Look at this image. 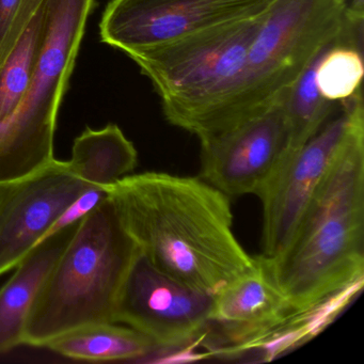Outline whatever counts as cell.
<instances>
[{
	"instance_id": "obj_1",
	"label": "cell",
	"mask_w": 364,
	"mask_h": 364,
	"mask_svg": "<svg viewBox=\"0 0 364 364\" xmlns=\"http://www.w3.org/2000/svg\"><path fill=\"white\" fill-rule=\"evenodd\" d=\"M346 131L278 255H257L297 316L342 306L364 281V107L362 90L342 103Z\"/></svg>"
},
{
	"instance_id": "obj_2",
	"label": "cell",
	"mask_w": 364,
	"mask_h": 364,
	"mask_svg": "<svg viewBox=\"0 0 364 364\" xmlns=\"http://www.w3.org/2000/svg\"><path fill=\"white\" fill-rule=\"evenodd\" d=\"M107 196L138 250L193 289L214 296L257 264L234 234L230 197L201 178L129 174Z\"/></svg>"
},
{
	"instance_id": "obj_3",
	"label": "cell",
	"mask_w": 364,
	"mask_h": 364,
	"mask_svg": "<svg viewBox=\"0 0 364 364\" xmlns=\"http://www.w3.org/2000/svg\"><path fill=\"white\" fill-rule=\"evenodd\" d=\"M264 16L127 54L152 82L170 124L200 138L248 117V54Z\"/></svg>"
},
{
	"instance_id": "obj_4",
	"label": "cell",
	"mask_w": 364,
	"mask_h": 364,
	"mask_svg": "<svg viewBox=\"0 0 364 364\" xmlns=\"http://www.w3.org/2000/svg\"><path fill=\"white\" fill-rule=\"evenodd\" d=\"M137 253L106 196L80 219L55 264L31 311L24 345L46 347L71 330L116 323L121 287Z\"/></svg>"
},
{
	"instance_id": "obj_5",
	"label": "cell",
	"mask_w": 364,
	"mask_h": 364,
	"mask_svg": "<svg viewBox=\"0 0 364 364\" xmlns=\"http://www.w3.org/2000/svg\"><path fill=\"white\" fill-rule=\"evenodd\" d=\"M95 0H46L43 33L31 84L16 114L0 125V185L54 161L57 117Z\"/></svg>"
},
{
	"instance_id": "obj_6",
	"label": "cell",
	"mask_w": 364,
	"mask_h": 364,
	"mask_svg": "<svg viewBox=\"0 0 364 364\" xmlns=\"http://www.w3.org/2000/svg\"><path fill=\"white\" fill-rule=\"evenodd\" d=\"M343 0H277L263 16L248 54L246 116L284 95L347 27Z\"/></svg>"
},
{
	"instance_id": "obj_7",
	"label": "cell",
	"mask_w": 364,
	"mask_h": 364,
	"mask_svg": "<svg viewBox=\"0 0 364 364\" xmlns=\"http://www.w3.org/2000/svg\"><path fill=\"white\" fill-rule=\"evenodd\" d=\"M287 92L238 122L198 138L202 180L228 197L259 199L265 193L287 159Z\"/></svg>"
},
{
	"instance_id": "obj_8",
	"label": "cell",
	"mask_w": 364,
	"mask_h": 364,
	"mask_svg": "<svg viewBox=\"0 0 364 364\" xmlns=\"http://www.w3.org/2000/svg\"><path fill=\"white\" fill-rule=\"evenodd\" d=\"M214 296L164 274L138 250L121 287L116 323L137 330L157 350L184 349L203 340Z\"/></svg>"
},
{
	"instance_id": "obj_9",
	"label": "cell",
	"mask_w": 364,
	"mask_h": 364,
	"mask_svg": "<svg viewBox=\"0 0 364 364\" xmlns=\"http://www.w3.org/2000/svg\"><path fill=\"white\" fill-rule=\"evenodd\" d=\"M277 0H112L100 23L104 43L125 54L221 25L259 18Z\"/></svg>"
},
{
	"instance_id": "obj_10",
	"label": "cell",
	"mask_w": 364,
	"mask_h": 364,
	"mask_svg": "<svg viewBox=\"0 0 364 364\" xmlns=\"http://www.w3.org/2000/svg\"><path fill=\"white\" fill-rule=\"evenodd\" d=\"M89 188L68 161L56 159L11 184L0 206V276L14 269Z\"/></svg>"
},
{
	"instance_id": "obj_11",
	"label": "cell",
	"mask_w": 364,
	"mask_h": 364,
	"mask_svg": "<svg viewBox=\"0 0 364 364\" xmlns=\"http://www.w3.org/2000/svg\"><path fill=\"white\" fill-rule=\"evenodd\" d=\"M252 269L214 295L205 336L215 353L238 355L265 348L297 315L274 287L257 257Z\"/></svg>"
},
{
	"instance_id": "obj_12",
	"label": "cell",
	"mask_w": 364,
	"mask_h": 364,
	"mask_svg": "<svg viewBox=\"0 0 364 364\" xmlns=\"http://www.w3.org/2000/svg\"><path fill=\"white\" fill-rule=\"evenodd\" d=\"M346 109L328 122L279 171L259 198L263 205V253L278 255L327 172L346 131Z\"/></svg>"
},
{
	"instance_id": "obj_13",
	"label": "cell",
	"mask_w": 364,
	"mask_h": 364,
	"mask_svg": "<svg viewBox=\"0 0 364 364\" xmlns=\"http://www.w3.org/2000/svg\"><path fill=\"white\" fill-rule=\"evenodd\" d=\"M78 223L36 245L0 289V353L24 345L25 330L33 306Z\"/></svg>"
},
{
	"instance_id": "obj_14",
	"label": "cell",
	"mask_w": 364,
	"mask_h": 364,
	"mask_svg": "<svg viewBox=\"0 0 364 364\" xmlns=\"http://www.w3.org/2000/svg\"><path fill=\"white\" fill-rule=\"evenodd\" d=\"M70 169L91 187L109 188L131 174L138 164L133 142L116 124L86 129L74 141Z\"/></svg>"
},
{
	"instance_id": "obj_15",
	"label": "cell",
	"mask_w": 364,
	"mask_h": 364,
	"mask_svg": "<svg viewBox=\"0 0 364 364\" xmlns=\"http://www.w3.org/2000/svg\"><path fill=\"white\" fill-rule=\"evenodd\" d=\"M63 357L85 361H114L146 357L157 351L146 336L116 323H95L65 332L46 345Z\"/></svg>"
},
{
	"instance_id": "obj_16",
	"label": "cell",
	"mask_w": 364,
	"mask_h": 364,
	"mask_svg": "<svg viewBox=\"0 0 364 364\" xmlns=\"http://www.w3.org/2000/svg\"><path fill=\"white\" fill-rule=\"evenodd\" d=\"M363 74V38L346 27L341 39L317 57V88L325 99L344 103L361 90Z\"/></svg>"
},
{
	"instance_id": "obj_17",
	"label": "cell",
	"mask_w": 364,
	"mask_h": 364,
	"mask_svg": "<svg viewBox=\"0 0 364 364\" xmlns=\"http://www.w3.org/2000/svg\"><path fill=\"white\" fill-rule=\"evenodd\" d=\"M317 57L302 72L285 95L289 146L283 166L321 131L336 104L325 99L317 88L315 82Z\"/></svg>"
},
{
	"instance_id": "obj_18",
	"label": "cell",
	"mask_w": 364,
	"mask_h": 364,
	"mask_svg": "<svg viewBox=\"0 0 364 364\" xmlns=\"http://www.w3.org/2000/svg\"><path fill=\"white\" fill-rule=\"evenodd\" d=\"M43 23L42 6L0 65V125L16 114L26 95L41 44Z\"/></svg>"
},
{
	"instance_id": "obj_19",
	"label": "cell",
	"mask_w": 364,
	"mask_h": 364,
	"mask_svg": "<svg viewBox=\"0 0 364 364\" xmlns=\"http://www.w3.org/2000/svg\"><path fill=\"white\" fill-rule=\"evenodd\" d=\"M44 3H46V0H22L11 31H10L3 48L0 50V65H3L5 59L11 52L12 48L18 41V37L28 24L29 21L37 14L38 10L43 6Z\"/></svg>"
},
{
	"instance_id": "obj_20",
	"label": "cell",
	"mask_w": 364,
	"mask_h": 364,
	"mask_svg": "<svg viewBox=\"0 0 364 364\" xmlns=\"http://www.w3.org/2000/svg\"><path fill=\"white\" fill-rule=\"evenodd\" d=\"M22 0H0V50L7 40Z\"/></svg>"
},
{
	"instance_id": "obj_21",
	"label": "cell",
	"mask_w": 364,
	"mask_h": 364,
	"mask_svg": "<svg viewBox=\"0 0 364 364\" xmlns=\"http://www.w3.org/2000/svg\"><path fill=\"white\" fill-rule=\"evenodd\" d=\"M10 187H11V184L0 185V206H1L7 193H9Z\"/></svg>"
},
{
	"instance_id": "obj_22",
	"label": "cell",
	"mask_w": 364,
	"mask_h": 364,
	"mask_svg": "<svg viewBox=\"0 0 364 364\" xmlns=\"http://www.w3.org/2000/svg\"><path fill=\"white\" fill-rule=\"evenodd\" d=\"M343 1H345V3H348L349 0H343Z\"/></svg>"
}]
</instances>
